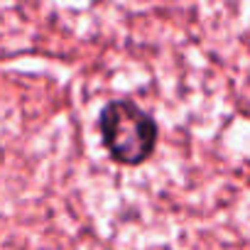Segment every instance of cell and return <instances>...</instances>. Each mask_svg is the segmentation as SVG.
<instances>
[{"label":"cell","mask_w":250,"mask_h":250,"mask_svg":"<svg viewBox=\"0 0 250 250\" xmlns=\"http://www.w3.org/2000/svg\"><path fill=\"white\" fill-rule=\"evenodd\" d=\"M98 130L105 150L120 165L145 162L157 145L155 120L130 101H113L101 110Z\"/></svg>","instance_id":"obj_1"}]
</instances>
